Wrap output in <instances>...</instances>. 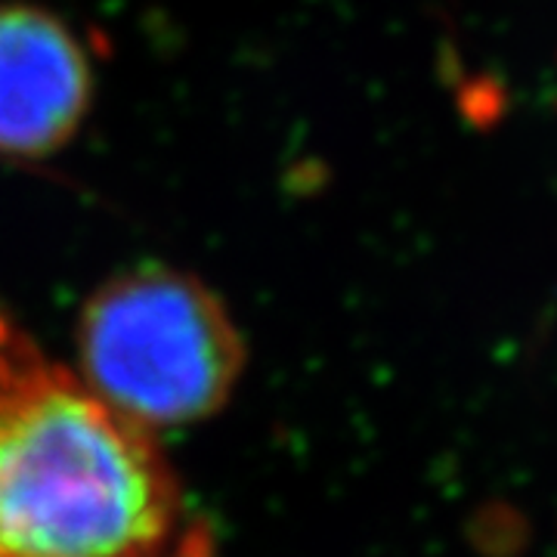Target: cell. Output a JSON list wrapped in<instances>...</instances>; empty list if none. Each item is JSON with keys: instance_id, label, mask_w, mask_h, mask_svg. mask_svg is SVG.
<instances>
[{"instance_id": "2", "label": "cell", "mask_w": 557, "mask_h": 557, "mask_svg": "<svg viewBox=\"0 0 557 557\" xmlns=\"http://www.w3.org/2000/svg\"><path fill=\"white\" fill-rule=\"evenodd\" d=\"M78 379L139 428L218 416L245 372V338L226 304L193 273L139 263L84 300Z\"/></svg>"}, {"instance_id": "3", "label": "cell", "mask_w": 557, "mask_h": 557, "mask_svg": "<svg viewBox=\"0 0 557 557\" xmlns=\"http://www.w3.org/2000/svg\"><path fill=\"white\" fill-rule=\"evenodd\" d=\"M90 102L94 65L72 25L47 7L0 3V156H57Z\"/></svg>"}, {"instance_id": "1", "label": "cell", "mask_w": 557, "mask_h": 557, "mask_svg": "<svg viewBox=\"0 0 557 557\" xmlns=\"http://www.w3.org/2000/svg\"><path fill=\"white\" fill-rule=\"evenodd\" d=\"M152 431L57 366L0 307V557H186Z\"/></svg>"}]
</instances>
